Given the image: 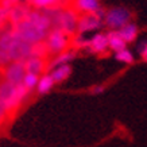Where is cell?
Segmentation results:
<instances>
[{
	"label": "cell",
	"instance_id": "3",
	"mask_svg": "<svg viewBox=\"0 0 147 147\" xmlns=\"http://www.w3.org/2000/svg\"><path fill=\"white\" fill-rule=\"evenodd\" d=\"M131 19H132V13L129 9H127L125 7H113L105 11L102 20L108 28H111L112 31H116L125 26L127 23H129Z\"/></svg>",
	"mask_w": 147,
	"mask_h": 147
},
{
	"label": "cell",
	"instance_id": "19",
	"mask_svg": "<svg viewBox=\"0 0 147 147\" xmlns=\"http://www.w3.org/2000/svg\"><path fill=\"white\" fill-rule=\"evenodd\" d=\"M31 57H39V58H46V59H49L50 54H49V50H47V46H46L45 40H42V42H38V43H34V45H32Z\"/></svg>",
	"mask_w": 147,
	"mask_h": 147
},
{
	"label": "cell",
	"instance_id": "9",
	"mask_svg": "<svg viewBox=\"0 0 147 147\" xmlns=\"http://www.w3.org/2000/svg\"><path fill=\"white\" fill-rule=\"evenodd\" d=\"M24 20H28L30 23H32L34 26L39 27L40 30H45V31L49 32L51 30V23H50L49 16L46 15L43 11L40 9H34L31 8V11L28 12L27 18Z\"/></svg>",
	"mask_w": 147,
	"mask_h": 147
},
{
	"label": "cell",
	"instance_id": "14",
	"mask_svg": "<svg viewBox=\"0 0 147 147\" xmlns=\"http://www.w3.org/2000/svg\"><path fill=\"white\" fill-rule=\"evenodd\" d=\"M116 31L119 32V35L123 38V40H124L125 43H129V42H134L135 39H136V36H138V26L136 24H134V23H127L125 26H123L121 28H119V30H116Z\"/></svg>",
	"mask_w": 147,
	"mask_h": 147
},
{
	"label": "cell",
	"instance_id": "8",
	"mask_svg": "<svg viewBox=\"0 0 147 147\" xmlns=\"http://www.w3.org/2000/svg\"><path fill=\"white\" fill-rule=\"evenodd\" d=\"M23 1L34 9L65 8V7H70L71 4V0H23Z\"/></svg>",
	"mask_w": 147,
	"mask_h": 147
},
{
	"label": "cell",
	"instance_id": "2",
	"mask_svg": "<svg viewBox=\"0 0 147 147\" xmlns=\"http://www.w3.org/2000/svg\"><path fill=\"white\" fill-rule=\"evenodd\" d=\"M12 30L16 35H19L22 39H24L31 45L45 40L46 36H47V31L40 30L39 27L34 26L28 20H22L16 24H12Z\"/></svg>",
	"mask_w": 147,
	"mask_h": 147
},
{
	"label": "cell",
	"instance_id": "24",
	"mask_svg": "<svg viewBox=\"0 0 147 147\" xmlns=\"http://www.w3.org/2000/svg\"><path fill=\"white\" fill-rule=\"evenodd\" d=\"M8 119L9 117H8V113H7V109H5L4 102L0 100V125H3Z\"/></svg>",
	"mask_w": 147,
	"mask_h": 147
},
{
	"label": "cell",
	"instance_id": "12",
	"mask_svg": "<svg viewBox=\"0 0 147 147\" xmlns=\"http://www.w3.org/2000/svg\"><path fill=\"white\" fill-rule=\"evenodd\" d=\"M89 50L92 53L96 54H102L108 50V36L107 34H102V32H98V34H94L92 38L89 39Z\"/></svg>",
	"mask_w": 147,
	"mask_h": 147
},
{
	"label": "cell",
	"instance_id": "13",
	"mask_svg": "<svg viewBox=\"0 0 147 147\" xmlns=\"http://www.w3.org/2000/svg\"><path fill=\"white\" fill-rule=\"evenodd\" d=\"M74 57H76V51H74V50H69V49L65 50V51H62V53L57 54V55H54V58L49 59V63H47V71L53 70L54 67L59 66V65L69 63Z\"/></svg>",
	"mask_w": 147,
	"mask_h": 147
},
{
	"label": "cell",
	"instance_id": "17",
	"mask_svg": "<svg viewBox=\"0 0 147 147\" xmlns=\"http://www.w3.org/2000/svg\"><path fill=\"white\" fill-rule=\"evenodd\" d=\"M71 73V67L69 63H63V65H59V66L54 67L53 70H51V77H53L54 82L57 84V82H62L65 81L66 78H69Z\"/></svg>",
	"mask_w": 147,
	"mask_h": 147
},
{
	"label": "cell",
	"instance_id": "6",
	"mask_svg": "<svg viewBox=\"0 0 147 147\" xmlns=\"http://www.w3.org/2000/svg\"><path fill=\"white\" fill-rule=\"evenodd\" d=\"M104 11L98 9L94 13H82L78 18V26H77V32L85 34V32L94 31L98 30L102 24V19H104Z\"/></svg>",
	"mask_w": 147,
	"mask_h": 147
},
{
	"label": "cell",
	"instance_id": "29",
	"mask_svg": "<svg viewBox=\"0 0 147 147\" xmlns=\"http://www.w3.org/2000/svg\"><path fill=\"white\" fill-rule=\"evenodd\" d=\"M0 127H1V125H0Z\"/></svg>",
	"mask_w": 147,
	"mask_h": 147
},
{
	"label": "cell",
	"instance_id": "10",
	"mask_svg": "<svg viewBox=\"0 0 147 147\" xmlns=\"http://www.w3.org/2000/svg\"><path fill=\"white\" fill-rule=\"evenodd\" d=\"M70 7L78 13H94L101 9L98 0H71Z\"/></svg>",
	"mask_w": 147,
	"mask_h": 147
},
{
	"label": "cell",
	"instance_id": "11",
	"mask_svg": "<svg viewBox=\"0 0 147 147\" xmlns=\"http://www.w3.org/2000/svg\"><path fill=\"white\" fill-rule=\"evenodd\" d=\"M30 11H31V7L27 3H24V1L13 5L12 8L8 11V22L11 24H16V23L22 22V20H24L27 18Z\"/></svg>",
	"mask_w": 147,
	"mask_h": 147
},
{
	"label": "cell",
	"instance_id": "18",
	"mask_svg": "<svg viewBox=\"0 0 147 147\" xmlns=\"http://www.w3.org/2000/svg\"><path fill=\"white\" fill-rule=\"evenodd\" d=\"M54 85H55V82H54L51 74H50V73H45V74H42V77L38 80V85H36L35 89L38 90V93L45 94L51 90V88H53Z\"/></svg>",
	"mask_w": 147,
	"mask_h": 147
},
{
	"label": "cell",
	"instance_id": "26",
	"mask_svg": "<svg viewBox=\"0 0 147 147\" xmlns=\"http://www.w3.org/2000/svg\"><path fill=\"white\" fill-rule=\"evenodd\" d=\"M8 62H11V61H9V58H8V55H7L3 50L0 49V67L5 66Z\"/></svg>",
	"mask_w": 147,
	"mask_h": 147
},
{
	"label": "cell",
	"instance_id": "23",
	"mask_svg": "<svg viewBox=\"0 0 147 147\" xmlns=\"http://www.w3.org/2000/svg\"><path fill=\"white\" fill-rule=\"evenodd\" d=\"M22 1L23 0H0V7H3L4 9L9 11L13 5L19 4V3H22Z\"/></svg>",
	"mask_w": 147,
	"mask_h": 147
},
{
	"label": "cell",
	"instance_id": "22",
	"mask_svg": "<svg viewBox=\"0 0 147 147\" xmlns=\"http://www.w3.org/2000/svg\"><path fill=\"white\" fill-rule=\"evenodd\" d=\"M71 46L74 49H82V47H88L89 46V39H84L81 36H76L71 39Z\"/></svg>",
	"mask_w": 147,
	"mask_h": 147
},
{
	"label": "cell",
	"instance_id": "28",
	"mask_svg": "<svg viewBox=\"0 0 147 147\" xmlns=\"http://www.w3.org/2000/svg\"><path fill=\"white\" fill-rule=\"evenodd\" d=\"M102 90H104V86L100 85V86H96V88L93 89V93H101Z\"/></svg>",
	"mask_w": 147,
	"mask_h": 147
},
{
	"label": "cell",
	"instance_id": "7",
	"mask_svg": "<svg viewBox=\"0 0 147 147\" xmlns=\"http://www.w3.org/2000/svg\"><path fill=\"white\" fill-rule=\"evenodd\" d=\"M47 63L49 59L39 57H30L24 61V70L28 74H35L39 77L40 74L47 73Z\"/></svg>",
	"mask_w": 147,
	"mask_h": 147
},
{
	"label": "cell",
	"instance_id": "16",
	"mask_svg": "<svg viewBox=\"0 0 147 147\" xmlns=\"http://www.w3.org/2000/svg\"><path fill=\"white\" fill-rule=\"evenodd\" d=\"M107 36H108V47H109L112 51L116 53V51H120V50L125 49L127 43L123 40V38L119 35L117 31H109L107 34Z\"/></svg>",
	"mask_w": 147,
	"mask_h": 147
},
{
	"label": "cell",
	"instance_id": "21",
	"mask_svg": "<svg viewBox=\"0 0 147 147\" xmlns=\"http://www.w3.org/2000/svg\"><path fill=\"white\" fill-rule=\"evenodd\" d=\"M38 80H39V77L35 76V74H28L26 73V76L23 78V86L26 88L27 90H32L36 88V85H38Z\"/></svg>",
	"mask_w": 147,
	"mask_h": 147
},
{
	"label": "cell",
	"instance_id": "4",
	"mask_svg": "<svg viewBox=\"0 0 147 147\" xmlns=\"http://www.w3.org/2000/svg\"><path fill=\"white\" fill-rule=\"evenodd\" d=\"M70 42L71 36L66 35L63 31L57 30V28H51L47 32V36L45 39V43L47 46L50 55H57V54L67 50L70 46Z\"/></svg>",
	"mask_w": 147,
	"mask_h": 147
},
{
	"label": "cell",
	"instance_id": "1",
	"mask_svg": "<svg viewBox=\"0 0 147 147\" xmlns=\"http://www.w3.org/2000/svg\"><path fill=\"white\" fill-rule=\"evenodd\" d=\"M40 11H43L49 16L51 28L61 30L69 36L76 35L80 18V13L76 9H73L71 7H65V8H47Z\"/></svg>",
	"mask_w": 147,
	"mask_h": 147
},
{
	"label": "cell",
	"instance_id": "5",
	"mask_svg": "<svg viewBox=\"0 0 147 147\" xmlns=\"http://www.w3.org/2000/svg\"><path fill=\"white\" fill-rule=\"evenodd\" d=\"M0 76L5 81L13 85H20L26 76L24 61H11L5 66L0 67Z\"/></svg>",
	"mask_w": 147,
	"mask_h": 147
},
{
	"label": "cell",
	"instance_id": "15",
	"mask_svg": "<svg viewBox=\"0 0 147 147\" xmlns=\"http://www.w3.org/2000/svg\"><path fill=\"white\" fill-rule=\"evenodd\" d=\"M15 89H16V85L11 84L3 78L0 80V100L4 102V105H7L11 101V98L15 93Z\"/></svg>",
	"mask_w": 147,
	"mask_h": 147
},
{
	"label": "cell",
	"instance_id": "27",
	"mask_svg": "<svg viewBox=\"0 0 147 147\" xmlns=\"http://www.w3.org/2000/svg\"><path fill=\"white\" fill-rule=\"evenodd\" d=\"M139 51H140V55H142V58L144 59V61H147V43H144V45L139 46Z\"/></svg>",
	"mask_w": 147,
	"mask_h": 147
},
{
	"label": "cell",
	"instance_id": "20",
	"mask_svg": "<svg viewBox=\"0 0 147 147\" xmlns=\"http://www.w3.org/2000/svg\"><path fill=\"white\" fill-rule=\"evenodd\" d=\"M115 58L117 59V61H120V62L127 63V65H129V63L134 62V54L131 53L127 47L123 49V50H120V51H116Z\"/></svg>",
	"mask_w": 147,
	"mask_h": 147
},
{
	"label": "cell",
	"instance_id": "25",
	"mask_svg": "<svg viewBox=\"0 0 147 147\" xmlns=\"http://www.w3.org/2000/svg\"><path fill=\"white\" fill-rule=\"evenodd\" d=\"M8 23V11L0 7V28Z\"/></svg>",
	"mask_w": 147,
	"mask_h": 147
}]
</instances>
